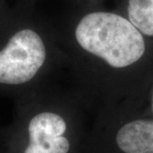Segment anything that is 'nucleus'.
<instances>
[{
    "label": "nucleus",
    "mask_w": 153,
    "mask_h": 153,
    "mask_svg": "<svg viewBox=\"0 0 153 153\" xmlns=\"http://www.w3.org/2000/svg\"><path fill=\"white\" fill-rule=\"evenodd\" d=\"M75 36L82 49L115 68L131 66L146 52L145 36L127 17L112 12L94 11L83 16Z\"/></svg>",
    "instance_id": "obj_1"
},
{
    "label": "nucleus",
    "mask_w": 153,
    "mask_h": 153,
    "mask_svg": "<svg viewBox=\"0 0 153 153\" xmlns=\"http://www.w3.org/2000/svg\"><path fill=\"white\" fill-rule=\"evenodd\" d=\"M45 59L46 49L38 33L32 29L18 31L0 50V83L18 85L30 81Z\"/></svg>",
    "instance_id": "obj_2"
},
{
    "label": "nucleus",
    "mask_w": 153,
    "mask_h": 153,
    "mask_svg": "<svg viewBox=\"0 0 153 153\" xmlns=\"http://www.w3.org/2000/svg\"><path fill=\"white\" fill-rule=\"evenodd\" d=\"M65 120L53 112L34 116L28 124L29 142L24 153H67L70 143L63 136Z\"/></svg>",
    "instance_id": "obj_3"
},
{
    "label": "nucleus",
    "mask_w": 153,
    "mask_h": 153,
    "mask_svg": "<svg viewBox=\"0 0 153 153\" xmlns=\"http://www.w3.org/2000/svg\"><path fill=\"white\" fill-rule=\"evenodd\" d=\"M116 141L124 153H153V119H136L118 130Z\"/></svg>",
    "instance_id": "obj_4"
},
{
    "label": "nucleus",
    "mask_w": 153,
    "mask_h": 153,
    "mask_svg": "<svg viewBox=\"0 0 153 153\" xmlns=\"http://www.w3.org/2000/svg\"><path fill=\"white\" fill-rule=\"evenodd\" d=\"M126 14L145 37L153 38V0H127Z\"/></svg>",
    "instance_id": "obj_5"
},
{
    "label": "nucleus",
    "mask_w": 153,
    "mask_h": 153,
    "mask_svg": "<svg viewBox=\"0 0 153 153\" xmlns=\"http://www.w3.org/2000/svg\"><path fill=\"white\" fill-rule=\"evenodd\" d=\"M150 103H151V110H152V113L153 115V87L151 91V99H150Z\"/></svg>",
    "instance_id": "obj_6"
}]
</instances>
